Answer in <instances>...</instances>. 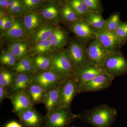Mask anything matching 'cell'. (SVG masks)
I'll list each match as a JSON object with an SVG mask.
<instances>
[{"mask_svg": "<svg viewBox=\"0 0 127 127\" xmlns=\"http://www.w3.org/2000/svg\"><path fill=\"white\" fill-rule=\"evenodd\" d=\"M67 2L82 19H85L91 12L84 0H68Z\"/></svg>", "mask_w": 127, "mask_h": 127, "instance_id": "obj_29", "label": "cell"}, {"mask_svg": "<svg viewBox=\"0 0 127 127\" xmlns=\"http://www.w3.org/2000/svg\"><path fill=\"white\" fill-rule=\"evenodd\" d=\"M49 69L64 78L74 75L76 70L64 49L51 53Z\"/></svg>", "mask_w": 127, "mask_h": 127, "instance_id": "obj_3", "label": "cell"}, {"mask_svg": "<svg viewBox=\"0 0 127 127\" xmlns=\"http://www.w3.org/2000/svg\"><path fill=\"white\" fill-rule=\"evenodd\" d=\"M52 52L60 51L68 45L70 40L68 32L61 27L58 26L50 38Z\"/></svg>", "mask_w": 127, "mask_h": 127, "instance_id": "obj_19", "label": "cell"}, {"mask_svg": "<svg viewBox=\"0 0 127 127\" xmlns=\"http://www.w3.org/2000/svg\"><path fill=\"white\" fill-rule=\"evenodd\" d=\"M117 113L114 107L102 104L81 112L79 114V119L93 127H111Z\"/></svg>", "mask_w": 127, "mask_h": 127, "instance_id": "obj_1", "label": "cell"}, {"mask_svg": "<svg viewBox=\"0 0 127 127\" xmlns=\"http://www.w3.org/2000/svg\"><path fill=\"white\" fill-rule=\"evenodd\" d=\"M96 39L109 54H114L121 51L122 46L114 32L105 30L95 32Z\"/></svg>", "mask_w": 127, "mask_h": 127, "instance_id": "obj_13", "label": "cell"}, {"mask_svg": "<svg viewBox=\"0 0 127 127\" xmlns=\"http://www.w3.org/2000/svg\"><path fill=\"white\" fill-rule=\"evenodd\" d=\"M16 75V73L10 69L1 66L0 69V86L10 91Z\"/></svg>", "mask_w": 127, "mask_h": 127, "instance_id": "obj_27", "label": "cell"}, {"mask_svg": "<svg viewBox=\"0 0 127 127\" xmlns=\"http://www.w3.org/2000/svg\"><path fill=\"white\" fill-rule=\"evenodd\" d=\"M8 98L12 104V111L17 114L34 106L26 91L11 94Z\"/></svg>", "mask_w": 127, "mask_h": 127, "instance_id": "obj_16", "label": "cell"}, {"mask_svg": "<svg viewBox=\"0 0 127 127\" xmlns=\"http://www.w3.org/2000/svg\"><path fill=\"white\" fill-rule=\"evenodd\" d=\"M10 70L16 73L33 74L36 72L32 57H28L18 62Z\"/></svg>", "mask_w": 127, "mask_h": 127, "instance_id": "obj_25", "label": "cell"}, {"mask_svg": "<svg viewBox=\"0 0 127 127\" xmlns=\"http://www.w3.org/2000/svg\"><path fill=\"white\" fill-rule=\"evenodd\" d=\"M61 13L62 22L67 26L76 23L82 19L68 4L67 0L63 1L61 5Z\"/></svg>", "mask_w": 127, "mask_h": 127, "instance_id": "obj_23", "label": "cell"}, {"mask_svg": "<svg viewBox=\"0 0 127 127\" xmlns=\"http://www.w3.org/2000/svg\"><path fill=\"white\" fill-rule=\"evenodd\" d=\"M26 91L34 106L42 103L45 95V89L32 82Z\"/></svg>", "mask_w": 127, "mask_h": 127, "instance_id": "obj_24", "label": "cell"}, {"mask_svg": "<svg viewBox=\"0 0 127 127\" xmlns=\"http://www.w3.org/2000/svg\"><path fill=\"white\" fill-rule=\"evenodd\" d=\"M88 5L91 12L102 14L103 9L100 0H84Z\"/></svg>", "mask_w": 127, "mask_h": 127, "instance_id": "obj_34", "label": "cell"}, {"mask_svg": "<svg viewBox=\"0 0 127 127\" xmlns=\"http://www.w3.org/2000/svg\"><path fill=\"white\" fill-rule=\"evenodd\" d=\"M102 68L114 77L127 74V60L122 51L112 54L104 62Z\"/></svg>", "mask_w": 127, "mask_h": 127, "instance_id": "obj_6", "label": "cell"}, {"mask_svg": "<svg viewBox=\"0 0 127 127\" xmlns=\"http://www.w3.org/2000/svg\"><path fill=\"white\" fill-rule=\"evenodd\" d=\"M11 95L9 90L0 86V104H1L3 100L8 98Z\"/></svg>", "mask_w": 127, "mask_h": 127, "instance_id": "obj_37", "label": "cell"}, {"mask_svg": "<svg viewBox=\"0 0 127 127\" xmlns=\"http://www.w3.org/2000/svg\"><path fill=\"white\" fill-rule=\"evenodd\" d=\"M122 22L120 19V13L114 12L106 20L104 30L114 32Z\"/></svg>", "mask_w": 127, "mask_h": 127, "instance_id": "obj_31", "label": "cell"}, {"mask_svg": "<svg viewBox=\"0 0 127 127\" xmlns=\"http://www.w3.org/2000/svg\"><path fill=\"white\" fill-rule=\"evenodd\" d=\"M5 127H23L21 124L17 122L12 121L7 123L5 125Z\"/></svg>", "mask_w": 127, "mask_h": 127, "instance_id": "obj_41", "label": "cell"}, {"mask_svg": "<svg viewBox=\"0 0 127 127\" xmlns=\"http://www.w3.org/2000/svg\"><path fill=\"white\" fill-rule=\"evenodd\" d=\"M60 107L70 108L71 103L78 94V85L75 75L65 78L59 85Z\"/></svg>", "mask_w": 127, "mask_h": 127, "instance_id": "obj_5", "label": "cell"}, {"mask_svg": "<svg viewBox=\"0 0 127 127\" xmlns=\"http://www.w3.org/2000/svg\"><path fill=\"white\" fill-rule=\"evenodd\" d=\"M77 127V126H74V125H71V126H70V127Z\"/></svg>", "mask_w": 127, "mask_h": 127, "instance_id": "obj_43", "label": "cell"}, {"mask_svg": "<svg viewBox=\"0 0 127 127\" xmlns=\"http://www.w3.org/2000/svg\"><path fill=\"white\" fill-rule=\"evenodd\" d=\"M104 71L102 68L97 67L88 62L77 70L75 75L78 83V91L84 84L95 78Z\"/></svg>", "mask_w": 127, "mask_h": 127, "instance_id": "obj_14", "label": "cell"}, {"mask_svg": "<svg viewBox=\"0 0 127 127\" xmlns=\"http://www.w3.org/2000/svg\"><path fill=\"white\" fill-rule=\"evenodd\" d=\"M65 78L48 69L37 71L33 73L32 81L46 90L60 85Z\"/></svg>", "mask_w": 127, "mask_h": 127, "instance_id": "obj_9", "label": "cell"}, {"mask_svg": "<svg viewBox=\"0 0 127 127\" xmlns=\"http://www.w3.org/2000/svg\"><path fill=\"white\" fill-rule=\"evenodd\" d=\"M32 74L31 73H16L14 84L10 90L11 94L20 91H26L32 82Z\"/></svg>", "mask_w": 127, "mask_h": 127, "instance_id": "obj_22", "label": "cell"}, {"mask_svg": "<svg viewBox=\"0 0 127 127\" xmlns=\"http://www.w3.org/2000/svg\"><path fill=\"white\" fill-rule=\"evenodd\" d=\"M67 45L66 52L76 70H78L88 62V44L75 37L71 39Z\"/></svg>", "mask_w": 127, "mask_h": 127, "instance_id": "obj_4", "label": "cell"}, {"mask_svg": "<svg viewBox=\"0 0 127 127\" xmlns=\"http://www.w3.org/2000/svg\"><path fill=\"white\" fill-rule=\"evenodd\" d=\"M85 19L95 32L104 29L106 20L103 17L102 14L91 12Z\"/></svg>", "mask_w": 127, "mask_h": 127, "instance_id": "obj_26", "label": "cell"}, {"mask_svg": "<svg viewBox=\"0 0 127 127\" xmlns=\"http://www.w3.org/2000/svg\"><path fill=\"white\" fill-rule=\"evenodd\" d=\"M20 0H10L9 7L7 10V13H9L12 10L17 4Z\"/></svg>", "mask_w": 127, "mask_h": 127, "instance_id": "obj_40", "label": "cell"}, {"mask_svg": "<svg viewBox=\"0 0 127 127\" xmlns=\"http://www.w3.org/2000/svg\"><path fill=\"white\" fill-rule=\"evenodd\" d=\"M9 14H8V15H6L3 16V17L0 18V30H1L4 26L5 23L9 18Z\"/></svg>", "mask_w": 127, "mask_h": 127, "instance_id": "obj_42", "label": "cell"}, {"mask_svg": "<svg viewBox=\"0 0 127 127\" xmlns=\"http://www.w3.org/2000/svg\"><path fill=\"white\" fill-rule=\"evenodd\" d=\"M23 127H42L44 116L32 107L17 114Z\"/></svg>", "mask_w": 127, "mask_h": 127, "instance_id": "obj_15", "label": "cell"}, {"mask_svg": "<svg viewBox=\"0 0 127 127\" xmlns=\"http://www.w3.org/2000/svg\"><path fill=\"white\" fill-rule=\"evenodd\" d=\"M115 77L104 70L83 86L79 89L78 94L86 92H95L109 88L111 86Z\"/></svg>", "mask_w": 127, "mask_h": 127, "instance_id": "obj_7", "label": "cell"}, {"mask_svg": "<svg viewBox=\"0 0 127 127\" xmlns=\"http://www.w3.org/2000/svg\"><path fill=\"white\" fill-rule=\"evenodd\" d=\"M110 55L96 38L88 44V62L97 67L102 68L104 62Z\"/></svg>", "mask_w": 127, "mask_h": 127, "instance_id": "obj_8", "label": "cell"}, {"mask_svg": "<svg viewBox=\"0 0 127 127\" xmlns=\"http://www.w3.org/2000/svg\"><path fill=\"white\" fill-rule=\"evenodd\" d=\"M58 26V25L53 22H47L30 35L27 40L31 45L39 42L48 40Z\"/></svg>", "mask_w": 127, "mask_h": 127, "instance_id": "obj_18", "label": "cell"}, {"mask_svg": "<svg viewBox=\"0 0 127 127\" xmlns=\"http://www.w3.org/2000/svg\"><path fill=\"white\" fill-rule=\"evenodd\" d=\"M52 52V47L50 39L32 45L30 48V55L31 57L46 55Z\"/></svg>", "mask_w": 127, "mask_h": 127, "instance_id": "obj_28", "label": "cell"}, {"mask_svg": "<svg viewBox=\"0 0 127 127\" xmlns=\"http://www.w3.org/2000/svg\"><path fill=\"white\" fill-rule=\"evenodd\" d=\"M7 44V50L10 52L18 62L31 57L30 55L31 45L27 39Z\"/></svg>", "mask_w": 127, "mask_h": 127, "instance_id": "obj_20", "label": "cell"}, {"mask_svg": "<svg viewBox=\"0 0 127 127\" xmlns=\"http://www.w3.org/2000/svg\"><path fill=\"white\" fill-rule=\"evenodd\" d=\"M10 1V0H0V10L7 13V10L9 7Z\"/></svg>", "mask_w": 127, "mask_h": 127, "instance_id": "obj_39", "label": "cell"}, {"mask_svg": "<svg viewBox=\"0 0 127 127\" xmlns=\"http://www.w3.org/2000/svg\"><path fill=\"white\" fill-rule=\"evenodd\" d=\"M23 17H17L15 23L9 30L0 32V37L7 43H12L27 39Z\"/></svg>", "mask_w": 127, "mask_h": 127, "instance_id": "obj_11", "label": "cell"}, {"mask_svg": "<svg viewBox=\"0 0 127 127\" xmlns=\"http://www.w3.org/2000/svg\"><path fill=\"white\" fill-rule=\"evenodd\" d=\"M23 18L28 37L48 22L37 10L28 12Z\"/></svg>", "mask_w": 127, "mask_h": 127, "instance_id": "obj_17", "label": "cell"}, {"mask_svg": "<svg viewBox=\"0 0 127 127\" xmlns=\"http://www.w3.org/2000/svg\"><path fill=\"white\" fill-rule=\"evenodd\" d=\"M79 118V114H74L70 108L59 107L47 112L42 127H68Z\"/></svg>", "mask_w": 127, "mask_h": 127, "instance_id": "obj_2", "label": "cell"}, {"mask_svg": "<svg viewBox=\"0 0 127 127\" xmlns=\"http://www.w3.org/2000/svg\"><path fill=\"white\" fill-rule=\"evenodd\" d=\"M32 57L33 64L36 71L49 69L51 64V53Z\"/></svg>", "mask_w": 127, "mask_h": 127, "instance_id": "obj_30", "label": "cell"}, {"mask_svg": "<svg viewBox=\"0 0 127 127\" xmlns=\"http://www.w3.org/2000/svg\"><path fill=\"white\" fill-rule=\"evenodd\" d=\"M114 33L122 47L127 44V21L122 22Z\"/></svg>", "mask_w": 127, "mask_h": 127, "instance_id": "obj_32", "label": "cell"}, {"mask_svg": "<svg viewBox=\"0 0 127 127\" xmlns=\"http://www.w3.org/2000/svg\"><path fill=\"white\" fill-rule=\"evenodd\" d=\"M63 1H44L37 10L48 22L57 25L62 22L61 13V5Z\"/></svg>", "mask_w": 127, "mask_h": 127, "instance_id": "obj_10", "label": "cell"}, {"mask_svg": "<svg viewBox=\"0 0 127 127\" xmlns=\"http://www.w3.org/2000/svg\"><path fill=\"white\" fill-rule=\"evenodd\" d=\"M44 0H21L26 14L32 11L38 10Z\"/></svg>", "mask_w": 127, "mask_h": 127, "instance_id": "obj_33", "label": "cell"}, {"mask_svg": "<svg viewBox=\"0 0 127 127\" xmlns=\"http://www.w3.org/2000/svg\"><path fill=\"white\" fill-rule=\"evenodd\" d=\"M26 14L25 8L22 4L21 0H20L17 4L12 10L9 13L10 15L16 17H23Z\"/></svg>", "mask_w": 127, "mask_h": 127, "instance_id": "obj_35", "label": "cell"}, {"mask_svg": "<svg viewBox=\"0 0 127 127\" xmlns=\"http://www.w3.org/2000/svg\"><path fill=\"white\" fill-rule=\"evenodd\" d=\"M17 18L9 15V18L7 19L4 26L0 30V32L6 31L10 29L14 25Z\"/></svg>", "mask_w": 127, "mask_h": 127, "instance_id": "obj_36", "label": "cell"}, {"mask_svg": "<svg viewBox=\"0 0 127 127\" xmlns=\"http://www.w3.org/2000/svg\"><path fill=\"white\" fill-rule=\"evenodd\" d=\"M69 30L74 34L76 38L87 43L91 42L96 38L95 31L89 25L85 19L68 26Z\"/></svg>", "mask_w": 127, "mask_h": 127, "instance_id": "obj_12", "label": "cell"}, {"mask_svg": "<svg viewBox=\"0 0 127 127\" xmlns=\"http://www.w3.org/2000/svg\"><path fill=\"white\" fill-rule=\"evenodd\" d=\"M59 87L58 85L46 90L42 103L45 106L47 112L55 111L60 107Z\"/></svg>", "mask_w": 127, "mask_h": 127, "instance_id": "obj_21", "label": "cell"}, {"mask_svg": "<svg viewBox=\"0 0 127 127\" xmlns=\"http://www.w3.org/2000/svg\"><path fill=\"white\" fill-rule=\"evenodd\" d=\"M13 57L10 52L8 50H2L0 56V63L6 61Z\"/></svg>", "mask_w": 127, "mask_h": 127, "instance_id": "obj_38", "label": "cell"}]
</instances>
